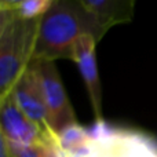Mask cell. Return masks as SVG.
Segmentation results:
<instances>
[{
	"label": "cell",
	"mask_w": 157,
	"mask_h": 157,
	"mask_svg": "<svg viewBox=\"0 0 157 157\" xmlns=\"http://www.w3.org/2000/svg\"><path fill=\"white\" fill-rule=\"evenodd\" d=\"M58 145L66 157H87L91 147V135L80 124H73L57 136Z\"/></svg>",
	"instance_id": "cell-9"
},
{
	"label": "cell",
	"mask_w": 157,
	"mask_h": 157,
	"mask_svg": "<svg viewBox=\"0 0 157 157\" xmlns=\"http://www.w3.org/2000/svg\"><path fill=\"white\" fill-rule=\"evenodd\" d=\"M91 35L99 41L105 35L81 2L54 0L39 19L33 59H72L78 39Z\"/></svg>",
	"instance_id": "cell-1"
},
{
	"label": "cell",
	"mask_w": 157,
	"mask_h": 157,
	"mask_svg": "<svg viewBox=\"0 0 157 157\" xmlns=\"http://www.w3.org/2000/svg\"><path fill=\"white\" fill-rule=\"evenodd\" d=\"M17 13L15 10H7V8H0V39L3 37L6 29L8 28V25L13 22V19L15 18Z\"/></svg>",
	"instance_id": "cell-13"
},
{
	"label": "cell",
	"mask_w": 157,
	"mask_h": 157,
	"mask_svg": "<svg viewBox=\"0 0 157 157\" xmlns=\"http://www.w3.org/2000/svg\"><path fill=\"white\" fill-rule=\"evenodd\" d=\"M97 39L91 35H84L78 39L75 48L73 61L77 63V68L86 84L95 117L102 119V87H101L99 73H98L97 59H95V46Z\"/></svg>",
	"instance_id": "cell-7"
},
{
	"label": "cell",
	"mask_w": 157,
	"mask_h": 157,
	"mask_svg": "<svg viewBox=\"0 0 157 157\" xmlns=\"http://www.w3.org/2000/svg\"><path fill=\"white\" fill-rule=\"evenodd\" d=\"M88 132L87 157H157V142L146 134L110 127L105 120H98Z\"/></svg>",
	"instance_id": "cell-3"
},
{
	"label": "cell",
	"mask_w": 157,
	"mask_h": 157,
	"mask_svg": "<svg viewBox=\"0 0 157 157\" xmlns=\"http://www.w3.org/2000/svg\"><path fill=\"white\" fill-rule=\"evenodd\" d=\"M39 19L15 15L0 39V98L13 91L33 61Z\"/></svg>",
	"instance_id": "cell-2"
},
{
	"label": "cell",
	"mask_w": 157,
	"mask_h": 157,
	"mask_svg": "<svg viewBox=\"0 0 157 157\" xmlns=\"http://www.w3.org/2000/svg\"><path fill=\"white\" fill-rule=\"evenodd\" d=\"M0 132L7 144L22 146L57 139V136L44 132L19 109L11 92L0 98Z\"/></svg>",
	"instance_id": "cell-5"
},
{
	"label": "cell",
	"mask_w": 157,
	"mask_h": 157,
	"mask_svg": "<svg viewBox=\"0 0 157 157\" xmlns=\"http://www.w3.org/2000/svg\"><path fill=\"white\" fill-rule=\"evenodd\" d=\"M83 7L106 33L112 26L132 19L134 0H80Z\"/></svg>",
	"instance_id": "cell-8"
},
{
	"label": "cell",
	"mask_w": 157,
	"mask_h": 157,
	"mask_svg": "<svg viewBox=\"0 0 157 157\" xmlns=\"http://www.w3.org/2000/svg\"><path fill=\"white\" fill-rule=\"evenodd\" d=\"M54 0H25L17 6V15L24 19H37L50 10Z\"/></svg>",
	"instance_id": "cell-10"
},
{
	"label": "cell",
	"mask_w": 157,
	"mask_h": 157,
	"mask_svg": "<svg viewBox=\"0 0 157 157\" xmlns=\"http://www.w3.org/2000/svg\"><path fill=\"white\" fill-rule=\"evenodd\" d=\"M41 144L39 145H29V146H22V145H13L7 144L10 157H41Z\"/></svg>",
	"instance_id": "cell-11"
},
{
	"label": "cell",
	"mask_w": 157,
	"mask_h": 157,
	"mask_svg": "<svg viewBox=\"0 0 157 157\" xmlns=\"http://www.w3.org/2000/svg\"><path fill=\"white\" fill-rule=\"evenodd\" d=\"M0 157H10L7 142H6V139H4V138H3L2 132H0Z\"/></svg>",
	"instance_id": "cell-14"
},
{
	"label": "cell",
	"mask_w": 157,
	"mask_h": 157,
	"mask_svg": "<svg viewBox=\"0 0 157 157\" xmlns=\"http://www.w3.org/2000/svg\"><path fill=\"white\" fill-rule=\"evenodd\" d=\"M40 147H41V157H66L61 150L59 145H58V139H51V141L43 142L40 145Z\"/></svg>",
	"instance_id": "cell-12"
},
{
	"label": "cell",
	"mask_w": 157,
	"mask_h": 157,
	"mask_svg": "<svg viewBox=\"0 0 157 157\" xmlns=\"http://www.w3.org/2000/svg\"><path fill=\"white\" fill-rule=\"evenodd\" d=\"M11 95H13L15 103L19 106V109L35 124H37L46 134L54 135L50 130L48 113H47V108L44 103L40 83H39L37 76L30 65L14 86Z\"/></svg>",
	"instance_id": "cell-6"
},
{
	"label": "cell",
	"mask_w": 157,
	"mask_h": 157,
	"mask_svg": "<svg viewBox=\"0 0 157 157\" xmlns=\"http://www.w3.org/2000/svg\"><path fill=\"white\" fill-rule=\"evenodd\" d=\"M40 83L44 103L48 113L50 130L58 136L63 130L76 124L75 110L65 91L54 61L33 59L30 63Z\"/></svg>",
	"instance_id": "cell-4"
}]
</instances>
